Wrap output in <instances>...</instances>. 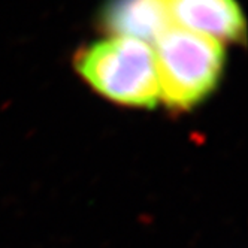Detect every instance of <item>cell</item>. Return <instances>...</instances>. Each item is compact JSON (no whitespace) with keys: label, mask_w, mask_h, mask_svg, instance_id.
<instances>
[{"label":"cell","mask_w":248,"mask_h":248,"mask_svg":"<svg viewBox=\"0 0 248 248\" xmlns=\"http://www.w3.org/2000/svg\"><path fill=\"white\" fill-rule=\"evenodd\" d=\"M173 27L223 42H244L247 24L236 0H165Z\"/></svg>","instance_id":"obj_3"},{"label":"cell","mask_w":248,"mask_h":248,"mask_svg":"<svg viewBox=\"0 0 248 248\" xmlns=\"http://www.w3.org/2000/svg\"><path fill=\"white\" fill-rule=\"evenodd\" d=\"M100 21L112 36H127L147 44L172 27L165 0H108Z\"/></svg>","instance_id":"obj_4"},{"label":"cell","mask_w":248,"mask_h":248,"mask_svg":"<svg viewBox=\"0 0 248 248\" xmlns=\"http://www.w3.org/2000/svg\"><path fill=\"white\" fill-rule=\"evenodd\" d=\"M75 69L93 90L127 108L151 109L160 102L154 52L150 44L111 36L81 48Z\"/></svg>","instance_id":"obj_2"},{"label":"cell","mask_w":248,"mask_h":248,"mask_svg":"<svg viewBox=\"0 0 248 248\" xmlns=\"http://www.w3.org/2000/svg\"><path fill=\"white\" fill-rule=\"evenodd\" d=\"M160 102L173 112H187L218 87L224 70L223 45L208 36L169 27L154 41Z\"/></svg>","instance_id":"obj_1"}]
</instances>
